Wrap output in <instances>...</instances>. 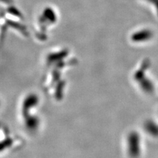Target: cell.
<instances>
[{"label": "cell", "mask_w": 158, "mask_h": 158, "mask_svg": "<svg viewBox=\"0 0 158 158\" xmlns=\"http://www.w3.org/2000/svg\"><path fill=\"white\" fill-rule=\"evenodd\" d=\"M129 152L132 156H136L138 154V136L132 133L129 136Z\"/></svg>", "instance_id": "1"}, {"label": "cell", "mask_w": 158, "mask_h": 158, "mask_svg": "<svg viewBox=\"0 0 158 158\" xmlns=\"http://www.w3.org/2000/svg\"><path fill=\"white\" fill-rule=\"evenodd\" d=\"M147 34L146 32H142V33H136L134 34L132 36V40L134 41H140V40H144L147 39Z\"/></svg>", "instance_id": "2"}]
</instances>
